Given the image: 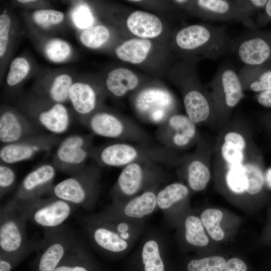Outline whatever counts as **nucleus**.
Wrapping results in <instances>:
<instances>
[{
	"label": "nucleus",
	"mask_w": 271,
	"mask_h": 271,
	"mask_svg": "<svg viewBox=\"0 0 271 271\" xmlns=\"http://www.w3.org/2000/svg\"><path fill=\"white\" fill-rule=\"evenodd\" d=\"M189 192V188L182 183L170 184L157 194V206L161 209H167L187 198Z\"/></svg>",
	"instance_id": "nucleus-30"
},
{
	"label": "nucleus",
	"mask_w": 271,
	"mask_h": 271,
	"mask_svg": "<svg viewBox=\"0 0 271 271\" xmlns=\"http://www.w3.org/2000/svg\"><path fill=\"white\" fill-rule=\"evenodd\" d=\"M39 134L34 122L11 109L3 110L0 115V141L11 144Z\"/></svg>",
	"instance_id": "nucleus-19"
},
{
	"label": "nucleus",
	"mask_w": 271,
	"mask_h": 271,
	"mask_svg": "<svg viewBox=\"0 0 271 271\" xmlns=\"http://www.w3.org/2000/svg\"><path fill=\"white\" fill-rule=\"evenodd\" d=\"M244 131L235 127L220 136L217 155L222 170L243 164L253 146Z\"/></svg>",
	"instance_id": "nucleus-15"
},
{
	"label": "nucleus",
	"mask_w": 271,
	"mask_h": 271,
	"mask_svg": "<svg viewBox=\"0 0 271 271\" xmlns=\"http://www.w3.org/2000/svg\"><path fill=\"white\" fill-rule=\"evenodd\" d=\"M18 204L25 219L46 228H57L71 215L75 205L55 197L39 198Z\"/></svg>",
	"instance_id": "nucleus-9"
},
{
	"label": "nucleus",
	"mask_w": 271,
	"mask_h": 271,
	"mask_svg": "<svg viewBox=\"0 0 271 271\" xmlns=\"http://www.w3.org/2000/svg\"><path fill=\"white\" fill-rule=\"evenodd\" d=\"M266 34L271 39V31H264Z\"/></svg>",
	"instance_id": "nucleus-52"
},
{
	"label": "nucleus",
	"mask_w": 271,
	"mask_h": 271,
	"mask_svg": "<svg viewBox=\"0 0 271 271\" xmlns=\"http://www.w3.org/2000/svg\"><path fill=\"white\" fill-rule=\"evenodd\" d=\"M18 2L23 3V4H26V3H29L32 2H35V1L34 0H19L18 1Z\"/></svg>",
	"instance_id": "nucleus-51"
},
{
	"label": "nucleus",
	"mask_w": 271,
	"mask_h": 271,
	"mask_svg": "<svg viewBox=\"0 0 271 271\" xmlns=\"http://www.w3.org/2000/svg\"><path fill=\"white\" fill-rule=\"evenodd\" d=\"M94 136L150 145L149 135L135 122L106 111H96L82 123Z\"/></svg>",
	"instance_id": "nucleus-4"
},
{
	"label": "nucleus",
	"mask_w": 271,
	"mask_h": 271,
	"mask_svg": "<svg viewBox=\"0 0 271 271\" xmlns=\"http://www.w3.org/2000/svg\"><path fill=\"white\" fill-rule=\"evenodd\" d=\"M30 65L23 57H17L12 62L7 77V82L10 86L20 83L27 75Z\"/></svg>",
	"instance_id": "nucleus-39"
},
{
	"label": "nucleus",
	"mask_w": 271,
	"mask_h": 271,
	"mask_svg": "<svg viewBox=\"0 0 271 271\" xmlns=\"http://www.w3.org/2000/svg\"><path fill=\"white\" fill-rule=\"evenodd\" d=\"M142 258L144 271L164 270V264L160 255L159 246L155 240L150 239L144 243Z\"/></svg>",
	"instance_id": "nucleus-34"
},
{
	"label": "nucleus",
	"mask_w": 271,
	"mask_h": 271,
	"mask_svg": "<svg viewBox=\"0 0 271 271\" xmlns=\"http://www.w3.org/2000/svg\"><path fill=\"white\" fill-rule=\"evenodd\" d=\"M11 19L9 16L3 14L0 16V56L5 53L8 42L9 34L11 26Z\"/></svg>",
	"instance_id": "nucleus-43"
},
{
	"label": "nucleus",
	"mask_w": 271,
	"mask_h": 271,
	"mask_svg": "<svg viewBox=\"0 0 271 271\" xmlns=\"http://www.w3.org/2000/svg\"><path fill=\"white\" fill-rule=\"evenodd\" d=\"M255 99L260 105L265 107H271V90L258 93Z\"/></svg>",
	"instance_id": "nucleus-47"
},
{
	"label": "nucleus",
	"mask_w": 271,
	"mask_h": 271,
	"mask_svg": "<svg viewBox=\"0 0 271 271\" xmlns=\"http://www.w3.org/2000/svg\"><path fill=\"white\" fill-rule=\"evenodd\" d=\"M268 0H238L239 4L251 16L260 13Z\"/></svg>",
	"instance_id": "nucleus-44"
},
{
	"label": "nucleus",
	"mask_w": 271,
	"mask_h": 271,
	"mask_svg": "<svg viewBox=\"0 0 271 271\" xmlns=\"http://www.w3.org/2000/svg\"><path fill=\"white\" fill-rule=\"evenodd\" d=\"M193 3L194 10L206 20L236 22L251 30H257L251 16L238 0H197Z\"/></svg>",
	"instance_id": "nucleus-13"
},
{
	"label": "nucleus",
	"mask_w": 271,
	"mask_h": 271,
	"mask_svg": "<svg viewBox=\"0 0 271 271\" xmlns=\"http://www.w3.org/2000/svg\"><path fill=\"white\" fill-rule=\"evenodd\" d=\"M156 206L157 194L148 190L128 201L124 207L123 212L127 217L140 219L151 214Z\"/></svg>",
	"instance_id": "nucleus-29"
},
{
	"label": "nucleus",
	"mask_w": 271,
	"mask_h": 271,
	"mask_svg": "<svg viewBox=\"0 0 271 271\" xmlns=\"http://www.w3.org/2000/svg\"><path fill=\"white\" fill-rule=\"evenodd\" d=\"M94 135L74 134L67 136L59 144L52 164L61 172L74 175L82 170L90 158Z\"/></svg>",
	"instance_id": "nucleus-7"
},
{
	"label": "nucleus",
	"mask_w": 271,
	"mask_h": 271,
	"mask_svg": "<svg viewBox=\"0 0 271 271\" xmlns=\"http://www.w3.org/2000/svg\"><path fill=\"white\" fill-rule=\"evenodd\" d=\"M244 163L223 170L224 186L233 195L240 196L245 195Z\"/></svg>",
	"instance_id": "nucleus-33"
},
{
	"label": "nucleus",
	"mask_w": 271,
	"mask_h": 271,
	"mask_svg": "<svg viewBox=\"0 0 271 271\" xmlns=\"http://www.w3.org/2000/svg\"><path fill=\"white\" fill-rule=\"evenodd\" d=\"M69 99L73 108L79 115L81 123L96 111L97 95L95 90L87 83H73L70 89Z\"/></svg>",
	"instance_id": "nucleus-23"
},
{
	"label": "nucleus",
	"mask_w": 271,
	"mask_h": 271,
	"mask_svg": "<svg viewBox=\"0 0 271 271\" xmlns=\"http://www.w3.org/2000/svg\"><path fill=\"white\" fill-rule=\"evenodd\" d=\"M227 261L220 255H212L190 261L187 266L188 271H223Z\"/></svg>",
	"instance_id": "nucleus-35"
},
{
	"label": "nucleus",
	"mask_w": 271,
	"mask_h": 271,
	"mask_svg": "<svg viewBox=\"0 0 271 271\" xmlns=\"http://www.w3.org/2000/svg\"><path fill=\"white\" fill-rule=\"evenodd\" d=\"M12 265L8 261L1 259L0 271H10Z\"/></svg>",
	"instance_id": "nucleus-49"
},
{
	"label": "nucleus",
	"mask_w": 271,
	"mask_h": 271,
	"mask_svg": "<svg viewBox=\"0 0 271 271\" xmlns=\"http://www.w3.org/2000/svg\"><path fill=\"white\" fill-rule=\"evenodd\" d=\"M156 136L162 146L177 151L187 149L200 140L196 124L186 115L177 113L159 125Z\"/></svg>",
	"instance_id": "nucleus-10"
},
{
	"label": "nucleus",
	"mask_w": 271,
	"mask_h": 271,
	"mask_svg": "<svg viewBox=\"0 0 271 271\" xmlns=\"http://www.w3.org/2000/svg\"><path fill=\"white\" fill-rule=\"evenodd\" d=\"M159 164L145 162L132 163L123 167L117 178L113 193L115 196L135 195L159 177Z\"/></svg>",
	"instance_id": "nucleus-12"
},
{
	"label": "nucleus",
	"mask_w": 271,
	"mask_h": 271,
	"mask_svg": "<svg viewBox=\"0 0 271 271\" xmlns=\"http://www.w3.org/2000/svg\"><path fill=\"white\" fill-rule=\"evenodd\" d=\"M233 38L227 34L226 26L198 24L178 31L175 42L181 50L199 53L203 58L218 59L231 52Z\"/></svg>",
	"instance_id": "nucleus-2"
},
{
	"label": "nucleus",
	"mask_w": 271,
	"mask_h": 271,
	"mask_svg": "<svg viewBox=\"0 0 271 271\" xmlns=\"http://www.w3.org/2000/svg\"><path fill=\"white\" fill-rule=\"evenodd\" d=\"M100 172L96 163L86 165L78 173L53 186L50 191L54 197L75 206L87 207L97 195Z\"/></svg>",
	"instance_id": "nucleus-5"
},
{
	"label": "nucleus",
	"mask_w": 271,
	"mask_h": 271,
	"mask_svg": "<svg viewBox=\"0 0 271 271\" xmlns=\"http://www.w3.org/2000/svg\"><path fill=\"white\" fill-rule=\"evenodd\" d=\"M54 271H88L87 269L81 265H62L57 266Z\"/></svg>",
	"instance_id": "nucleus-48"
},
{
	"label": "nucleus",
	"mask_w": 271,
	"mask_h": 271,
	"mask_svg": "<svg viewBox=\"0 0 271 271\" xmlns=\"http://www.w3.org/2000/svg\"><path fill=\"white\" fill-rule=\"evenodd\" d=\"M56 170L52 163L43 164L34 169L23 180L13 200L19 204L24 203L41 198L50 191Z\"/></svg>",
	"instance_id": "nucleus-16"
},
{
	"label": "nucleus",
	"mask_w": 271,
	"mask_h": 271,
	"mask_svg": "<svg viewBox=\"0 0 271 271\" xmlns=\"http://www.w3.org/2000/svg\"><path fill=\"white\" fill-rule=\"evenodd\" d=\"M244 90L260 93L271 90V65H244L238 72Z\"/></svg>",
	"instance_id": "nucleus-24"
},
{
	"label": "nucleus",
	"mask_w": 271,
	"mask_h": 271,
	"mask_svg": "<svg viewBox=\"0 0 271 271\" xmlns=\"http://www.w3.org/2000/svg\"><path fill=\"white\" fill-rule=\"evenodd\" d=\"M245 195L256 197L262 193L265 186V171L260 152L253 146L244 165Z\"/></svg>",
	"instance_id": "nucleus-22"
},
{
	"label": "nucleus",
	"mask_w": 271,
	"mask_h": 271,
	"mask_svg": "<svg viewBox=\"0 0 271 271\" xmlns=\"http://www.w3.org/2000/svg\"><path fill=\"white\" fill-rule=\"evenodd\" d=\"M72 19L75 25L80 29H87L93 23L94 19L87 6L80 5L73 11Z\"/></svg>",
	"instance_id": "nucleus-42"
},
{
	"label": "nucleus",
	"mask_w": 271,
	"mask_h": 271,
	"mask_svg": "<svg viewBox=\"0 0 271 271\" xmlns=\"http://www.w3.org/2000/svg\"><path fill=\"white\" fill-rule=\"evenodd\" d=\"M270 21L271 0H268L264 8L262 11L258 13L255 24L256 28L257 29L259 27L264 26Z\"/></svg>",
	"instance_id": "nucleus-46"
},
{
	"label": "nucleus",
	"mask_w": 271,
	"mask_h": 271,
	"mask_svg": "<svg viewBox=\"0 0 271 271\" xmlns=\"http://www.w3.org/2000/svg\"><path fill=\"white\" fill-rule=\"evenodd\" d=\"M108 29L102 25L90 27L81 34L80 39L82 43L90 48H97L104 44L108 39Z\"/></svg>",
	"instance_id": "nucleus-36"
},
{
	"label": "nucleus",
	"mask_w": 271,
	"mask_h": 271,
	"mask_svg": "<svg viewBox=\"0 0 271 271\" xmlns=\"http://www.w3.org/2000/svg\"><path fill=\"white\" fill-rule=\"evenodd\" d=\"M34 21L42 26L60 23L64 18V14L60 11L53 10H40L33 14Z\"/></svg>",
	"instance_id": "nucleus-40"
},
{
	"label": "nucleus",
	"mask_w": 271,
	"mask_h": 271,
	"mask_svg": "<svg viewBox=\"0 0 271 271\" xmlns=\"http://www.w3.org/2000/svg\"><path fill=\"white\" fill-rule=\"evenodd\" d=\"M39 260L38 271H54L75 244L70 236L63 232L49 235Z\"/></svg>",
	"instance_id": "nucleus-21"
},
{
	"label": "nucleus",
	"mask_w": 271,
	"mask_h": 271,
	"mask_svg": "<svg viewBox=\"0 0 271 271\" xmlns=\"http://www.w3.org/2000/svg\"><path fill=\"white\" fill-rule=\"evenodd\" d=\"M47 57L54 62L66 60L70 55V46L66 42L60 39H53L48 42L45 47Z\"/></svg>",
	"instance_id": "nucleus-38"
},
{
	"label": "nucleus",
	"mask_w": 271,
	"mask_h": 271,
	"mask_svg": "<svg viewBox=\"0 0 271 271\" xmlns=\"http://www.w3.org/2000/svg\"><path fill=\"white\" fill-rule=\"evenodd\" d=\"M53 134H38L11 144L3 145L0 150L1 163L12 164L27 161L47 153L59 142Z\"/></svg>",
	"instance_id": "nucleus-14"
},
{
	"label": "nucleus",
	"mask_w": 271,
	"mask_h": 271,
	"mask_svg": "<svg viewBox=\"0 0 271 271\" xmlns=\"http://www.w3.org/2000/svg\"><path fill=\"white\" fill-rule=\"evenodd\" d=\"M231 52L244 65H271V39L257 30L233 38Z\"/></svg>",
	"instance_id": "nucleus-11"
},
{
	"label": "nucleus",
	"mask_w": 271,
	"mask_h": 271,
	"mask_svg": "<svg viewBox=\"0 0 271 271\" xmlns=\"http://www.w3.org/2000/svg\"><path fill=\"white\" fill-rule=\"evenodd\" d=\"M16 175L14 169L10 164L1 163L0 164V195L1 197L8 193L14 187Z\"/></svg>",
	"instance_id": "nucleus-41"
},
{
	"label": "nucleus",
	"mask_w": 271,
	"mask_h": 271,
	"mask_svg": "<svg viewBox=\"0 0 271 271\" xmlns=\"http://www.w3.org/2000/svg\"><path fill=\"white\" fill-rule=\"evenodd\" d=\"M126 25L133 34L144 39L158 36L163 30L162 23L158 17L142 11L131 14L127 19Z\"/></svg>",
	"instance_id": "nucleus-25"
},
{
	"label": "nucleus",
	"mask_w": 271,
	"mask_h": 271,
	"mask_svg": "<svg viewBox=\"0 0 271 271\" xmlns=\"http://www.w3.org/2000/svg\"><path fill=\"white\" fill-rule=\"evenodd\" d=\"M216 118L228 119L233 108L244 97L238 73L229 63L221 65L205 86Z\"/></svg>",
	"instance_id": "nucleus-3"
},
{
	"label": "nucleus",
	"mask_w": 271,
	"mask_h": 271,
	"mask_svg": "<svg viewBox=\"0 0 271 271\" xmlns=\"http://www.w3.org/2000/svg\"><path fill=\"white\" fill-rule=\"evenodd\" d=\"M139 84L136 75L129 69L118 68L110 71L106 81L108 91L116 97L124 96Z\"/></svg>",
	"instance_id": "nucleus-26"
},
{
	"label": "nucleus",
	"mask_w": 271,
	"mask_h": 271,
	"mask_svg": "<svg viewBox=\"0 0 271 271\" xmlns=\"http://www.w3.org/2000/svg\"><path fill=\"white\" fill-rule=\"evenodd\" d=\"M223 217V212L216 208H206L200 215V219L208 236L215 241H221L225 236L221 225Z\"/></svg>",
	"instance_id": "nucleus-32"
},
{
	"label": "nucleus",
	"mask_w": 271,
	"mask_h": 271,
	"mask_svg": "<svg viewBox=\"0 0 271 271\" xmlns=\"http://www.w3.org/2000/svg\"><path fill=\"white\" fill-rule=\"evenodd\" d=\"M133 106L137 116L148 123L158 125L175 113V99L168 90L149 87L140 90L134 97Z\"/></svg>",
	"instance_id": "nucleus-6"
},
{
	"label": "nucleus",
	"mask_w": 271,
	"mask_h": 271,
	"mask_svg": "<svg viewBox=\"0 0 271 271\" xmlns=\"http://www.w3.org/2000/svg\"><path fill=\"white\" fill-rule=\"evenodd\" d=\"M184 226L185 237L189 244L200 248L208 245L209 236L200 217L194 215L188 216L185 220Z\"/></svg>",
	"instance_id": "nucleus-31"
},
{
	"label": "nucleus",
	"mask_w": 271,
	"mask_h": 271,
	"mask_svg": "<svg viewBox=\"0 0 271 271\" xmlns=\"http://www.w3.org/2000/svg\"><path fill=\"white\" fill-rule=\"evenodd\" d=\"M197 144L196 151L190 155L185 156L180 164L184 168L189 188L198 192L206 188L211 180V173L203 153L200 140Z\"/></svg>",
	"instance_id": "nucleus-20"
},
{
	"label": "nucleus",
	"mask_w": 271,
	"mask_h": 271,
	"mask_svg": "<svg viewBox=\"0 0 271 271\" xmlns=\"http://www.w3.org/2000/svg\"><path fill=\"white\" fill-rule=\"evenodd\" d=\"M223 271H248V268L242 259L234 256L227 259Z\"/></svg>",
	"instance_id": "nucleus-45"
},
{
	"label": "nucleus",
	"mask_w": 271,
	"mask_h": 271,
	"mask_svg": "<svg viewBox=\"0 0 271 271\" xmlns=\"http://www.w3.org/2000/svg\"><path fill=\"white\" fill-rule=\"evenodd\" d=\"M184 157L177 151L162 145H134L125 142L93 147L90 155V158L99 166L113 167H123L137 162L176 165L181 164Z\"/></svg>",
	"instance_id": "nucleus-1"
},
{
	"label": "nucleus",
	"mask_w": 271,
	"mask_h": 271,
	"mask_svg": "<svg viewBox=\"0 0 271 271\" xmlns=\"http://www.w3.org/2000/svg\"><path fill=\"white\" fill-rule=\"evenodd\" d=\"M46 103L37 101L29 105L28 113L35 123L55 135L66 132L71 123L67 108L61 103Z\"/></svg>",
	"instance_id": "nucleus-17"
},
{
	"label": "nucleus",
	"mask_w": 271,
	"mask_h": 271,
	"mask_svg": "<svg viewBox=\"0 0 271 271\" xmlns=\"http://www.w3.org/2000/svg\"><path fill=\"white\" fill-rule=\"evenodd\" d=\"M265 184L271 189V168L268 169L264 173Z\"/></svg>",
	"instance_id": "nucleus-50"
},
{
	"label": "nucleus",
	"mask_w": 271,
	"mask_h": 271,
	"mask_svg": "<svg viewBox=\"0 0 271 271\" xmlns=\"http://www.w3.org/2000/svg\"><path fill=\"white\" fill-rule=\"evenodd\" d=\"M187 83L183 93V102L186 115L195 124L216 118L214 110L206 89L196 78Z\"/></svg>",
	"instance_id": "nucleus-18"
},
{
	"label": "nucleus",
	"mask_w": 271,
	"mask_h": 271,
	"mask_svg": "<svg viewBox=\"0 0 271 271\" xmlns=\"http://www.w3.org/2000/svg\"><path fill=\"white\" fill-rule=\"evenodd\" d=\"M92 237L95 243L108 251L120 252L128 247V243L112 228L101 223L93 228Z\"/></svg>",
	"instance_id": "nucleus-27"
},
{
	"label": "nucleus",
	"mask_w": 271,
	"mask_h": 271,
	"mask_svg": "<svg viewBox=\"0 0 271 271\" xmlns=\"http://www.w3.org/2000/svg\"><path fill=\"white\" fill-rule=\"evenodd\" d=\"M72 84V80L69 75H60L56 77L49 87L48 96L53 101L62 103L69 99V91Z\"/></svg>",
	"instance_id": "nucleus-37"
},
{
	"label": "nucleus",
	"mask_w": 271,
	"mask_h": 271,
	"mask_svg": "<svg viewBox=\"0 0 271 271\" xmlns=\"http://www.w3.org/2000/svg\"><path fill=\"white\" fill-rule=\"evenodd\" d=\"M151 41L144 39H132L118 46L115 53L120 60L132 64H139L147 58L151 48Z\"/></svg>",
	"instance_id": "nucleus-28"
},
{
	"label": "nucleus",
	"mask_w": 271,
	"mask_h": 271,
	"mask_svg": "<svg viewBox=\"0 0 271 271\" xmlns=\"http://www.w3.org/2000/svg\"><path fill=\"white\" fill-rule=\"evenodd\" d=\"M0 216L1 254H14L31 248L27 240L26 220L14 200L1 208Z\"/></svg>",
	"instance_id": "nucleus-8"
}]
</instances>
